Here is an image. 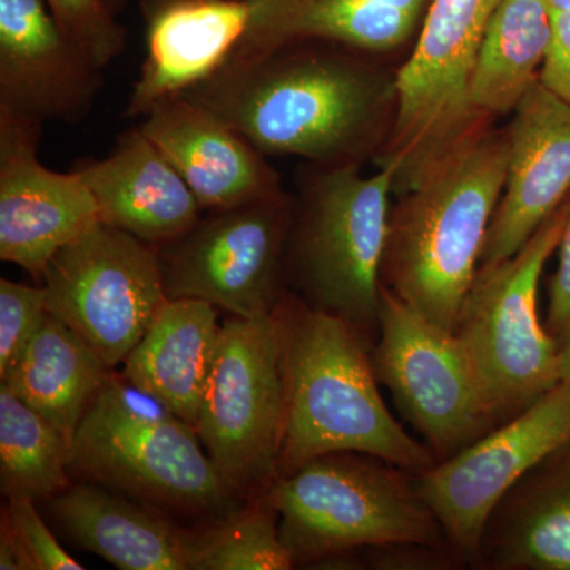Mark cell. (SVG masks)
<instances>
[{
    "label": "cell",
    "instance_id": "cell-1",
    "mask_svg": "<svg viewBox=\"0 0 570 570\" xmlns=\"http://www.w3.org/2000/svg\"><path fill=\"white\" fill-rule=\"evenodd\" d=\"M183 96L230 124L265 156L341 167L362 165L387 141L396 73L367 52L296 40L234 55Z\"/></svg>",
    "mask_w": 570,
    "mask_h": 570
},
{
    "label": "cell",
    "instance_id": "cell-2",
    "mask_svg": "<svg viewBox=\"0 0 570 570\" xmlns=\"http://www.w3.org/2000/svg\"><path fill=\"white\" fill-rule=\"evenodd\" d=\"M275 317L284 381L276 478L332 452L367 453L414 474L436 463L389 411L374 373V343L358 328L291 291Z\"/></svg>",
    "mask_w": 570,
    "mask_h": 570
},
{
    "label": "cell",
    "instance_id": "cell-3",
    "mask_svg": "<svg viewBox=\"0 0 570 570\" xmlns=\"http://www.w3.org/2000/svg\"><path fill=\"white\" fill-rule=\"evenodd\" d=\"M508 129L469 138L390 212L381 285L455 333L504 189Z\"/></svg>",
    "mask_w": 570,
    "mask_h": 570
},
{
    "label": "cell",
    "instance_id": "cell-4",
    "mask_svg": "<svg viewBox=\"0 0 570 570\" xmlns=\"http://www.w3.org/2000/svg\"><path fill=\"white\" fill-rule=\"evenodd\" d=\"M69 471L184 527L227 519L245 501L225 483L193 426L115 374L78 426Z\"/></svg>",
    "mask_w": 570,
    "mask_h": 570
},
{
    "label": "cell",
    "instance_id": "cell-5",
    "mask_svg": "<svg viewBox=\"0 0 570 570\" xmlns=\"http://www.w3.org/2000/svg\"><path fill=\"white\" fill-rule=\"evenodd\" d=\"M393 175L360 165H311L294 195L285 246L288 291L344 318L376 343L381 268L387 245Z\"/></svg>",
    "mask_w": 570,
    "mask_h": 570
},
{
    "label": "cell",
    "instance_id": "cell-6",
    "mask_svg": "<svg viewBox=\"0 0 570 570\" xmlns=\"http://www.w3.org/2000/svg\"><path fill=\"white\" fill-rule=\"evenodd\" d=\"M266 501L295 566L395 542L450 546L414 472L377 456L332 452L273 480Z\"/></svg>",
    "mask_w": 570,
    "mask_h": 570
},
{
    "label": "cell",
    "instance_id": "cell-7",
    "mask_svg": "<svg viewBox=\"0 0 570 570\" xmlns=\"http://www.w3.org/2000/svg\"><path fill=\"white\" fill-rule=\"evenodd\" d=\"M569 208L566 200L512 257L480 266L461 309L455 335L497 426L560 384V346L540 321L539 284Z\"/></svg>",
    "mask_w": 570,
    "mask_h": 570
},
{
    "label": "cell",
    "instance_id": "cell-8",
    "mask_svg": "<svg viewBox=\"0 0 570 570\" xmlns=\"http://www.w3.org/2000/svg\"><path fill=\"white\" fill-rule=\"evenodd\" d=\"M502 0H431L414 51L396 71V110L379 168L403 195L487 127L471 104L480 47Z\"/></svg>",
    "mask_w": 570,
    "mask_h": 570
},
{
    "label": "cell",
    "instance_id": "cell-9",
    "mask_svg": "<svg viewBox=\"0 0 570 570\" xmlns=\"http://www.w3.org/2000/svg\"><path fill=\"white\" fill-rule=\"evenodd\" d=\"M283 423L275 311L261 318H225L195 431L225 483L245 501L264 494L276 479Z\"/></svg>",
    "mask_w": 570,
    "mask_h": 570
},
{
    "label": "cell",
    "instance_id": "cell-10",
    "mask_svg": "<svg viewBox=\"0 0 570 570\" xmlns=\"http://www.w3.org/2000/svg\"><path fill=\"white\" fill-rule=\"evenodd\" d=\"M294 195L279 190L209 212L181 238L157 247L168 299H202L228 316L261 318L285 292V246Z\"/></svg>",
    "mask_w": 570,
    "mask_h": 570
},
{
    "label": "cell",
    "instance_id": "cell-11",
    "mask_svg": "<svg viewBox=\"0 0 570 570\" xmlns=\"http://www.w3.org/2000/svg\"><path fill=\"white\" fill-rule=\"evenodd\" d=\"M379 384L433 452L450 459L497 426L459 336L381 285L373 351Z\"/></svg>",
    "mask_w": 570,
    "mask_h": 570
},
{
    "label": "cell",
    "instance_id": "cell-12",
    "mask_svg": "<svg viewBox=\"0 0 570 570\" xmlns=\"http://www.w3.org/2000/svg\"><path fill=\"white\" fill-rule=\"evenodd\" d=\"M47 309L121 365L167 303L159 249L104 223L63 246L45 269Z\"/></svg>",
    "mask_w": 570,
    "mask_h": 570
},
{
    "label": "cell",
    "instance_id": "cell-13",
    "mask_svg": "<svg viewBox=\"0 0 570 570\" xmlns=\"http://www.w3.org/2000/svg\"><path fill=\"white\" fill-rule=\"evenodd\" d=\"M570 439V389L558 384L509 422L415 474L450 546L474 569L491 512L521 478Z\"/></svg>",
    "mask_w": 570,
    "mask_h": 570
},
{
    "label": "cell",
    "instance_id": "cell-14",
    "mask_svg": "<svg viewBox=\"0 0 570 570\" xmlns=\"http://www.w3.org/2000/svg\"><path fill=\"white\" fill-rule=\"evenodd\" d=\"M43 126L0 111V258L41 283L56 253L100 223L91 190L77 171L41 165Z\"/></svg>",
    "mask_w": 570,
    "mask_h": 570
},
{
    "label": "cell",
    "instance_id": "cell-15",
    "mask_svg": "<svg viewBox=\"0 0 570 570\" xmlns=\"http://www.w3.org/2000/svg\"><path fill=\"white\" fill-rule=\"evenodd\" d=\"M104 69L63 32L45 0H0V111L41 124L82 121Z\"/></svg>",
    "mask_w": 570,
    "mask_h": 570
},
{
    "label": "cell",
    "instance_id": "cell-16",
    "mask_svg": "<svg viewBox=\"0 0 570 570\" xmlns=\"http://www.w3.org/2000/svg\"><path fill=\"white\" fill-rule=\"evenodd\" d=\"M504 189L480 266L519 253L570 193V105L539 80L512 112Z\"/></svg>",
    "mask_w": 570,
    "mask_h": 570
},
{
    "label": "cell",
    "instance_id": "cell-17",
    "mask_svg": "<svg viewBox=\"0 0 570 570\" xmlns=\"http://www.w3.org/2000/svg\"><path fill=\"white\" fill-rule=\"evenodd\" d=\"M138 127L183 176L202 209L220 212L283 190L264 153L187 97L157 104Z\"/></svg>",
    "mask_w": 570,
    "mask_h": 570
},
{
    "label": "cell",
    "instance_id": "cell-18",
    "mask_svg": "<svg viewBox=\"0 0 570 570\" xmlns=\"http://www.w3.org/2000/svg\"><path fill=\"white\" fill-rule=\"evenodd\" d=\"M142 17L146 56L127 118H145L223 69L245 39L250 10L246 0H164Z\"/></svg>",
    "mask_w": 570,
    "mask_h": 570
},
{
    "label": "cell",
    "instance_id": "cell-19",
    "mask_svg": "<svg viewBox=\"0 0 570 570\" xmlns=\"http://www.w3.org/2000/svg\"><path fill=\"white\" fill-rule=\"evenodd\" d=\"M73 170L91 190L100 223L156 247L186 235L202 209L190 187L140 127L118 137L104 159H85Z\"/></svg>",
    "mask_w": 570,
    "mask_h": 570
},
{
    "label": "cell",
    "instance_id": "cell-20",
    "mask_svg": "<svg viewBox=\"0 0 570 570\" xmlns=\"http://www.w3.org/2000/svg\"><path fill=\"white\" fill-rule=\"evenodd\" d=\"M474 569L570 570V439L499 501Z\"/></svg>",
    "mask_w": 570,
    "mask_h": 570
},
{
    "label": "cell",
    "instance_id": "cell-21",
    "mask_svg": "<svg viewBox=\"0 0 570 570\" xmlns=\"http://www.w3.org/2000/svg\"><path fill=\"white\" fill-rule=\"evenodd\" d=\"M47 504L71 542L118 569L189 570L187 527L126 494L73 480Z\"/></svg>",
    "mask_w": 570,
    "mask_h": 570
},
{
    "label": "cell",
    "instance_id": "cell-22",
    "mask_svg": "<svg viewBox=\"0 0 570 570\" xmlns=\"http://www.w3.org/2000/svg\"><path fill=\"white\" fill-rule=\"evenodd\" d=\"M249 28L234 55L322 40L376 55L419 32L431 0H246Z\"/></svg>",
    "mask_w": 570,
    "mask_h": 570
},
{
    "label": "cell",
    "instance_id": "cell-23",
    "mask_svg": "<svg viewBox=\"0 0 570 570\" xmlns=\"http://www.w3.org/2000/svg\"><path fill=\"white\" fill-rule=\"evenodd\" d=\"M202 299H167L122 362V379L195 430L219 341V313Z\"/></svg>",
    "mask_w": 570,
    "mask_h": 570
},
{
    "label": "cell",
    "instance_id": "cell-24",
    "mask_svg": "<svg viewBox=\"0 0 570 570\" xmlns=\"http://www.w3.org/2000/svg\"><path fill=\"white\" fill-rule=\"evenodd\" d=\"M110 370L73 330L48 313L31 343L0 381L48 420L71 448Z\"/></svg>",
    "mask_w": 570,
    "mask_h": 570
},
{
    "label": "cell",
    "instance_id": "cell-25",
    "mask_svg": "<svg viewBox=\"0 0 570 570\" xmlns=\"http://www.w3.org/2000/svg\"><path fill=\"white\" fill-rule=\"evenodd\" d=\"M551 11L546 0H502L480 47L471 104L483 122L513 112L549 50Z\"/></svg>",
    "mask_w": 570,
    "mask_h": 570
},
{
    "label": "cell",
    "instance_id": "cell-26",
    "mask_svg": "<svg viewBox=\"0 0 570 570\" xmlns=\"http://www.w3.org/2000/svg\"><path fill=\"white\" fill-rule=\"evenodd\" d=\"M70 445L48 420L0 384V489L47 502L69 489Z\"/></svg>",
    "mask_w": 570,
    "mask_h": 570
},
{
    "label": "cell",
    "instance_id": "cell-27",
    "mask_svg": "<svg viewBox=\"0 0 570 570\" xmlns=\"http://www.w3.org/2000/svg\"><path fill=\"white\" fill-rule=\"evenodd\" d=\"M189 570H288L291 551L279 534V515L265 494L234 515L186 530Z\"/></svg>",
    "mask_w": 570,
    "mask_h": 570
},
{
    "label": "cell",
    "instance_id": "cell-28",
    "mask_svg": "<svg viewBox=\"0 0 570 570\" xmlns=\"http://www.w3.org/2000/svg\"><path fill=\"white\" fill-rule=\"evenodd\" d=\"M51 13L96 66L107 69L122 56L126 29L116 20L108 0H45Z\"/></svg>",
    "mask_w": 570,
    "mask_h": 570
},
{
    "label": "cell",
    "instance_id": "cell-29",
    "mask_svg": "<svg viewBox=\"0 0 570 570\" xmlns=\"http://www.w3.org/2000/svg\"><path fill=\"white\" fill-rule=\"evenodd\" d=\"M47 288L0 279V377L17 362L47 317Z\"/></svg>",
    "mask_w": 570,
    "mask_h": 570
},
{
    "label": "cell",
    "instance_id": "cell-30",
    "mask_svg": "<svg viewBox=\"0 0 570 570\" xmlns=\"http://www.w3.org/2000/svg\"><path fill=\"white\" fill-rule=\"evenodd\" d=\"M37 502L28 498L7 499V512L32 570H81L85 566L63 549L41 519Z\"/></svg>",
    "mask_w": 570,
    "mask_h": 570
},
{
    "label": "cell",
    "instance_id": "cell-31",
    "mask_svg": "<svg viewBox=\"0 0 570 570\" xmlns=\"http://www.w3.org/2000/svg\"><path fill=\"white\" fill-rule=\"evenodd\" d=\"M365 569L376 570H459L469 562L452 546L395 542L360 550Z\"/></svg>",
    "mask_w": 570,
    "mask_h": 570
},
{
    "label": "cell",
    "instance_id": "cell-32",
    "mask_svg": "<svg viewBox=\"0 0 570 570\" xmlns=\"http://www.w3.org/2000/svg\"><path fill=\"white\" fill-rule=\"evenodd\" d=\"M546 326L558 346H564L570 340V208L558 246L557 272L549 284Z\"/></svg>",
    "mask_w": 570,
    "mask_h": 570
},
{
    "label": "cell",
    "instance_id": "cell-33",
    "mask_svg": "<svg viewBox=\"0 0 570 570\" xmlns=\"http://www.w3.org/2000/svg\"><path fill=\"white\" fill-rule=\"evenodd\" d=\"M539 81L570 105V13H551L550 45Z\"/></svg>",
    "mask_w": 570,
    "mask_h": 570
},
{
    "label": "cell",
    "instance_id": "cell-34",
    "mask_svg": "<svg viewBox=\"0 0 570 570\" xmlns=\"http://www.w3.org/2000/svg\"><path fill=\"white\" fill-rule=\"evenodd\" d=\"M0 569L32 570L6 508L2 509V517H0Z\"/></svg>",
    "mask_w": 570,
    "mask_h": 570
},
{
    "label": "cell",
    "instance_id": "cell-35",
    "mask_svg": "<svg viewBox=\"0 0 570 570\" xmlns=\"http://www.w3.org/2000/svg\"><path fill=\"white\" fill-rule=\"evenodd\" d=\"M560 384L570 389V340L560 347Z\"/></svg>",
    "mask_w": 570,
    "mask_h": 570
},
{
    "label": "cell",
    "instance_id": "cell-36",
    "mask_svg": "<svg viewBox=\"0 0 570 570\" xmlns=\"http://www.w3.org/2000/svg\"><path fill=\"white\" fill-rule=\"evenodd\" d=\"M551 13H570V0H546Z\"/></svg>",
    "mask_w": 570,
    "mask_h": 570
},
{
    "label": "cell",
    "instance_id": "cell-37",
    "mask_svg": "<svg viewBox=\"0 0 570 570\" xmlns=\"http://www.w3.org/2000/svg\"><path fill=\"white\" fill-rule=\"evenodd\" d=\"M110 2L111 10L115 11V14H118L119 11L126 7L127 0H108Z\"/></svg>",
    "mask_w": 570,
    "mask_h": 570
},
{
    "label": "cell",
    "instance_id": "cell-38",
    "mask_svg": "<svg viewBox=\"0 0 570 570\" xmlns=\"http://www.w3.org/2000/svg\"><path fill=\"white\" fill-rule=\"evenodd\" d=\"M164 0H141V11L153 9V7L159 6Z\"/></svg>",
    "mask_w": 570,
    "mask_h": 570
}]
</instances>
